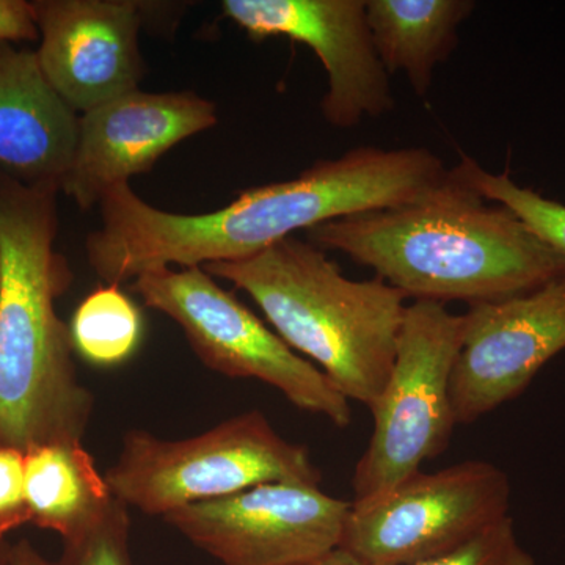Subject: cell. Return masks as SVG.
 <instances>
[{
	"label": "cell",
	"mask_w": 565,
	"mask_h": 565,
	"mask_svg": "<svg viewBox=\"0 0 565 565\" xmlns=\"http://www.w3.org/2000/svg\"><path fill=\"white\" fill-rule=\"evenodd\" d=\"M446 177L444 161L427 148L359 147L199 215L158 210L126 182L103 196V225L88 234L85 252L104 282L120 286L163 267L248 258L300 230L414 203Z\"/></svg>",
	"instance_id": "6da1fadb"
},
{
	"label": "cell",
	"mask_w": 565,
	"mask_h": 565,
	"mask_svg": "<svg viewBox=\"0 0 565 565\" xmlns=\"http://www.w3.org/2000/svg\"><path fill=\"white\" fill-rule=\"evenodd\" d=\"M307 233L316 247L371 267L415 302H493L565 275L564 255L449 170L414 203L334 218Z\"/></svg>",
	"instance_id": "7a4b0ae2"
},
{
	"label": "cell",
	"mask_w": 565,
	"mask_h": 565,
	"mask_svg": "<svg viewBox=\"0 0 565 565\" xmlns=\"http://www.w3.org/2000/svg\"><path fill=\"white\" fill-rule=\"evenodd\" d=\"M58 192L0 173V446L22 452L82 441L93 412L55 311L73 281L54 245Z\"/></svg>",
	"instance_id": "3957f363"
},
{
	"label": "cell",
	"mask_w": 565,
	"mask_h": 565,
	"mask_svg": "<svg viewBox=\"0 0 565 565\" xmlns=\"http://www.w3.org/2000/svg\"><path fill=\"white\" fill-rule=\"evenodd\" d=\"M247 292L294 352H302L349 401L373 407L396 356L407 296L392 285L344 277L326 252L297 237L203 266Z\"/></svg>",
	"instance_id": "277c9868"
},
{
	"label": "cell",
	"mask_w": 565,
	"mask_h": 565,
	"mask_svg": "<svg viewBox=\"0 0 565 565\" xmlns=\"http://www.w3.org/2000/svg\"><path fill=\"white\" fill-rule=\"evenodd\" d=\"M104 476L115 500L161 516L263 484L322 481L307 446L285 440L258 411L185 440L131 430Z\"/></svg>",
	"instance_id": "5b68a950"
},
{
	"label": "cell",
	"mask_w": 565,
	"mask_h": 565,
	"mask_svg": "<svg viewBox=\"0 0 565 565\" xmlns=\"http://www.w3.org/2000/svg\"><path fill=\"white\" fill-rule=\"evenodd\" d=\"M465 332V316L446 305H407L388 381L370 408L373 435L353 471L352 503L373 500L444 455L457 426L452 370Z\"/></svg>",
	"instance_id": "8992f818"
},
{
	"label": "cell",
	"mask_w": 565,
	"mask_h": 565,
	"mask_svg": "<svg viewBox=\"0 0 565 565\" xmlns=\"http://www.w3.org/2000/svg\"><path fill=\"white\" fill-rule=\"evenodd\" d=\"M134 291L152 310L177 322L207 367L234 379H256L310 414L337 427L352 423L348 397L326 374L294 352L203 267L151 270L136 278Z\"/></svg>",
	"instance_id": "52a82bcc"
},
{
	"label": "cell",
	"mask_w": 565,
	"mask_h": 565,
	"mask_svg": "<svg viewBox=\"0 0 565 565\" xmlns=\"http://www.w3.org/2000/svg\"><path fill=\"white\" fill-rule=\"evenodd\" d=\"M511 482L497 465L468 460L411 476L352 503L340 548L360 565H415L455 552L509 516Z\"/></svg>",
	"instance_id": "ba28073f"
},
{
	"label": "cell",
	"mask_w": 565,
	"mask_h": 565,
	"mask_svg": "<svg viewBox=\"0 0 565 565\" xmlns=\"http://www.w3.org/2000/svg\"><path fill=\"white\" fill-rule=\"evenodd\" d=\"M352 501L274 482L163 516L223 565H313L340 548Z\"/></svg>",
	"instance_id": "9c48e42d"
},
{
	"label": "cell",
	"mask_w": 565,
	"mask_h": 565,
	"mask_svg": "<svg viewBox=\"0 0 565 565\" xmlns=\"http://www.w3.org/2000/svg\"><path fill=\"white\" fill-rule=\"evenodd\" d=\"M451 375L456 424H471L525 392L565 351V275L534 291L470 305Z\"/></svg>",
	"instance_id": "30bf717a"
},
{
	"label": "cell",
	"mask_w": 565,
	"mask_h": 565,
	"mask_svg": "<svg viewBox=\"0 0 565 565\" xmlns=\"http://www.w3.org/2000/svg\"><path fill=\"white\" fill-rule=\"evenodd\" d=\"M222 11L253 40L286 36L316 52L329 79L321 110L330 125L353 128L394 109L366 0H223Z\"/></svg>",
	"instance_id": "8fae6325"
},
{
	"label": "cell",
	"mask_w": 565,
	"mask_h": 565,
	"mask_svg": "<svg viewBox=\"0 0 565 565\" xmlns=\"http://www.w3.org/2000/svg\"><path fill=\"white\" fill-rule=\"evenodd\" d=\"M217 107L192 92L134 90L79 115L76 150L61 192L82 211L154 163L182 140L212 128Z\"/></svg>",
	"instance_id": "7c38bea8"
},
{
	"label": "cell",
	"mask_w": 565,
	"mask_h": 565,
	"mask_svg": "<svg viewBox=\"0 0 565 565\" xmlns=\"http://www.w3.org/2000/svg\"><path fill=\"white\" fill-rule=\"evenodd\" d=\"M136 0H36V51L51 87L77 115L139 90V35L148 7Z\"/></svg>",
	"instance_id": "4fadbf2b"
},
{
	"label": "cell",
	"mask_w": 565,
	"mask_h": 565,
	"mask_svg": "<svg viewBox=\"0 0 565 565\" xmlns=\"http://www.w3.org/2000/svg\"><path fill=\"white\" fill-rule=\"evenodd\" d=\"M77 132L79 115L51 87L36 52L0 43V173L61 189Z\"/></svg>",
	"instance_id": "5bb4252c"
},
{
	"label": "cell",
	"mask_w": 565,
	"mask_h": 565,
	"mask_svg": "<svg viewBox=\"0 0 565 565\" xmlns=\"http://www.w3.org/2000/svg\"><path fill=\"white\" fill-rule=\"evenodd\" d=\"M475 7L471 0H366L367 24L386 73L403 71L424 98L435 66L456 50L457 29Z\"/></svg>",
	"instance_id": "9a60e30c"
},
{
	"label": "cell",
	"mask_w": 565,
	"mask_h": 565,
	"mask_svg": "<svg viewBox=\"0 0 565 565\" xmlns=\"http://www.w3.org/2000/svg\"><path fill=\"white\" fill-rule=\"evenodd\" d=\"M25 503L33 525L63 541L95 525L114 503L106 476L82 441H57L24 452Z\"/></svg>",
	"instance_id": "2e32d148"
},
{
	"label": "cell",
	"mask_w": 565,
	"mask_h": 565,
	"mask_svg": "<svg viewBox=\"0 0 565 565\" xmlns=\"http://www.w3.org/2000/svg\"><path fill=\"white\" fill-rule=\"evenodd\" d=\"M68 327L74 352L98 367L131 360L145 334L140 308L118 285L99 286L88 294Z\"/></svg>",
	"instance_id": "e0dca14e"
},
{
	"label": "cell",
	"mask_w": 565,
	"mask_h": 565,
	"mask_svg": "<svg viewBox=\"0 0 565 565\" xmlns=\"http://www.w3.org/2000/svg\"><path fill=\"white\" fill-rule=\"evenodd\" d=\"M449 173L482 199L514 212L520 221L525 222L545 243L565 256V204L516 184L508 172H487L467 154H462Z\"/></svg>",
	"instance_id": "ac0fdd59"
},
{
	"label": "cell",
	"mask_w": 565,
	"mask_h": 565,
	"mask_svg": "<svg viewBox=\"0 0 565 565\" xmlns=\"http://www.w3.org/2000/svg\"><path fill=\"white\" fill-rule=\"evenodd\" d=\"M128 509L121 501L114 500L95 525L76 537L66 539L62 555L46 565H134Z\"/></svg>",
	"instance_id": "d6986e66"
},
{
	"label": "cell",
	"mask_w": 565,
	"mask_h": 565,
	"mask_svg": "<svg viewBox=\"0 0 565 565\" xmlns=\"http://www.w3.org/2000/svg\"><path fill=\"white\" fill-rule=\"evenodd\" d=\"M415 565H535V561L520 544L509 515L455 552Z\"/></svg>",
	"instance_id": "ffe728a7"
},
{
	"label": "cell",
	"mask_w": 565,
	"mask_h": 565,
	"mask_svg": "<svg viewBox=\"0 0 565 565\" xmlns=\"http://www.w3.org/2000/svg\"><path fill=\"white\" fill-rule=\"evenodd\" d=\"M25 456L20 449L0 446V541L14 527L31 522L24 487Z\"/></svg>",
	"instance_id": "44dd1931"
},
{
	"label": "cell",
	"mask_w": 565,
	"mask_h": 565,
	"mask_svg": "<svg viewBox=\"0 0 565 565\" xmlns=\"http://www.w3.org/2000/svg\"><path fill=\"white\" fill-rule=\"evenodd\" d=\"M40 39L32 2L0 0V43H20Z\"/></svg>",
	"instance_id": "7402d4cb"
},
{
	"label": "cell",
	"mask_w": 565,
	"mask_h": 565,
	"mask_svg": "<svg viewBox=\"0 0 565 565\" xmlns=\"http://www.w3.org/2000/svg\"><path fill=\"white\" fill-rule=\"evenodd\" d=\"M7 565H46V561L28 541L11 545L9 564Z\"/></svg>",
	"instance_id": "603a6c76"
},
{
	"label": "cell",
	"mask_w": 565,
	"mask_h": 565,
	"mask_svg": "<svg viewBox=\"0 0 565 565\" xmlns=\"http://www.w3.org/2000/svg\"><path fill=\"white\" fill-rule=\"evenodd\" d=\"M313 565H360V563L353 559L344 550L338 548Z\"/></svg>",
	"instance_id": "cb8c5ba5"
},
{
	"label": "cell",
	"mask_w": 565,
	"mask_h": 565,
	"mask_svg": "<svg viewBox=\"0 0 565 565\" xmlns=\"http://www.w3.org/2000/svg\"><path fill=\"white\" fill-rule=\"evenodd\" d=\"M10 552L11 545L7 541H0V565L9 564Z\"/></svg>",
	"instance_id": "d4e9b609"
}]
</instances>
